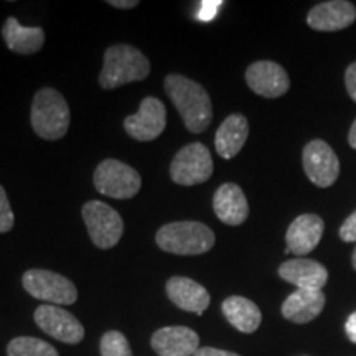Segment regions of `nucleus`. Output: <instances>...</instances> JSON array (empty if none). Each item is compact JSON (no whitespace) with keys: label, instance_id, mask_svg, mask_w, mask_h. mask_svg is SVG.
<instances>
[{"label":"nucleus","instance_id":"25","mask_svg":"<svg viewBox=\"0 0 356 356\" xmlns=\"http://www.w3.org/2000/svg\"><path fill=\"white\" fill-rule=\"evenodd\" d=\"M13 222H15V218H13L10 203H8L6 190L0 185V233H8L13 228Z\"/></svg>","mask_w":356,"mask_h":356},{"label":"nucleus","instance_id":"31","mask_svg":"<svg viewBox=\"0 0 356 356\" xmlns=\"http://www.w3.org/2000/svg\"><path fill=\"white\" fill-rule=\"evenodd\" d=\"M109 6L118 7V8H134L139 6L137 0H109Z\"/></svg>","mask_w":356,"mask_h":356},{"label":"nucleus","instance_id":"1","mask_svg":"<svg viewBox=\"0 0 356 356\" xmlns=\"http://www.w3.org/2000/svg\"><path fill=\"white\" fill-rule=\"evenodd\" d=\"M165 91L190 132L200 134L210 127L213 119L211 99L202 84L181 74H168Z\"/></svg>","mask_w":356,"mask_h":356},{"label":"nucleus","instance_id":"16","mask_svg":"<svg viewBox=\"0 0 356 356\" xmlns=\"http://www.w3.org/2000/svg\"><path fill=\"white\" fill-rule=\"evenodd\" d=\"M279 275L286 282L293 284L302 291H322L325 284L328 282V270L325 269V266L317 261L304 259V257H297V259L280 264Z\"/></svg>","mask_w":356,"mask_h":356},{"label":"nucleus","instance_id":"7","mask_svg":"<svg viewBox=\"0 0 356 356\" xmlns=\"http://www.w3.org/2000/svg\"><path fill=\"white\" fill-rule=\"evenodd\" d=\"M83 220L89 238L99 249H111L121 241L124 221L121 215L109 204L97 202V200L84 203Z\"/></svg>","mask_w":356,"mask_h":356},{"label":"nucleus","instance_id":"28","mask_svg":"<svg viewBox=\"0 0 356 356\" xmlns=\"http://www.w3.org/2000/svg\"><path fill=\"white\" fill-rule=\"evenodd\" d=\"M345 84H346V91L351 99L356 102V61L353 65L348 66L345 73Z\"/></svg>","mask_w":356,"mask_h":356},{"label":"nucleus","instance_id":"23","mask_svg":"<svg viewBox=\"0 0 356 356\" xmlns=\"http://www.w3.org/2000/svg\"><path fill=\"white\" fill-rule=\"evenodd\" d=\"M8 356H60L55 346L33 337H19L7 346Z\"/></svg>","mask_w":356,"mask_h":356},{"label":"nucleus","instance_id":"18","mask_svg":"<svg viewBox=\"0 0 356 356\" xmlns=\"http://www.w3.org/2000/svg\"><path fill=\"white\" fill-rule=\"evenodd\" d=\"M213 210L225 225H243L249 216V204L241 186L236 184L221 185L213 197Z\"/></svg>","mask_w":356,"mask_h":356},{"label":"nucleus","instance_id":"20","mask_svg":"<svg viewBox=\"0 0 356 356\" xmlns=\"http://www.w3.org/2000/svg\"><path fill=\"white\" fill-rule=\"evenodd\" d=\"M249 136L248 119L243 114H231L216 131L215 147L222 159H233L241 152Z\"/></svg>","mask_w":356,"mask_h":356},{"label":"nucleus","instance_id":"21","mask_svg":"<svg viewBox=\"0 0 356 356\" xmlns=\"http://www.w3.org/2000/svg\"><path fill=\"white\" fill-rule=\"evenodd\" d=\"M2 37L8 50L19 55H33L44 44V32L40 26H24L13 17H8L3 24Z\"/></svg>","mask_w":356,"mask_h":356},{"label":"nucleus","instance_id":"9","mask_svg":"<svg viewBox=\"0 0 356 356\" xmlns=\"http://www.w3.org/2000/svg\"><path fill=\"white\" fill-rule=\"evenodd\" d=\"M35 322L47 335L63 343L76 345L84 338V327L81 322L68 310L58 305L44 304L35 310Z\"/></svg>","mask_w":356,"mask_h":356},{"label":"nucleus","instance_id":"14","mask_svg":"<svg viewBox=\"0 0 356 356\" xmlns=\"http://www.w3.org/2000/svg\"><path fill=\"white\" fill-rule=\"evenodd\" d=\"M150 345L159 356H193L200 348V337L188 327H163L152 335Z\"/></svg>","mask_w":356,"mask_h":356},{"label":"nucleus","instance_id":"15","mask_svg":"<svg viewBox=\"0 0 356 356\" xmlns=\"http://www.w3.org/2000/svg\"><path fill=\"white\" fill-rule=\"evenodd\" d=\"M325 222L317 215H300L289 226L286 241V252L296 256H307L318 246L323 236Z\"/></svg>","mask_w":356,"mask_h":356},{"label":"nucleus","instance_id":"33","mask_svg":"<svg viewBox=\"0 0 356 356\" xmlns=\"http://www.w3.org/2000/svg\"><path fill=\"white\" fill-rule=\"evenodd\" d=\"M351 264H353L355 270H356V246H355V251H353V257H351Z\"/></svg>","mask_w":356,"mask_h":356},{"label":"nucleus","instance_id":"17","mask_svg":"<svg viewBox=\"0 0 356 356\" xmlns=\"http://www.w3.org/2000/svg\"><path fill=\"white\" fill-rule=\"evenodd\" d=\"M167 296L178 309L185 312H195L202 315L210 305V293L202 284L195 282L193 279L181 277V275H173L167 280L165 286Z\"/></svg>","mask_w":356,"mask_h":356},{"label":"nucleus","instance_id":"6","mask_svg":"<svg viewBox=\"0 0 356 356\" xmlns=\"http://www.w3.org/2000/svg\"><path fill=\"white\" fill-rule=\"evenodd\" d=\"M24 289L38 300L51 305H73L78 300V289L65 275L47 269H30L22 279Z\"/></svg>","mask_w":356,"mask_h":356},{"label":"nucleus","instance_id":"26","mask_svg":"<svg viewBox=\"0 0 356 356\" xmlns=\"http://www.w3.org/2000/svg\"><path fill=\"white\" fill-rule=\"evenodd\" d=\"M220 0H207V2H202V7L198 10V20L202 22H211L216 17L218 10L221 7Z\"/></svg>","mask_w":356,"mask_h":356},{"label":"nucleus","instance_id":"13","mask_svg":"<svg viewBox=\"0 0 356 356\" xmlns=\"http://www.w3.org/2000/svg\"><path fill=\"white\" fill-rule=\"evenodd\" d=\"M356 20V7L346 0H332L315 6L307 15V24L317 32H337Z\"/></svg>","mask_w":356,"mask_h":356},{"label":"nucleus","instance_id":"3","mask_svg":"<svg viewBox=\"0 0 356 356\" xmlns=\"http://www.w3.org/2000/svg\"><path fill=\"white\" fill-rule=\"evenodd\" d=\"M149 73L150 63L140 50L131 44H113L104 53L99 84L104 89H114L127 83L142 81Z\"/></svg>","mask_w":356,"mask_h":356},{"label":"nucleus","instance_id":"22","mask_svg":"<svg viewBox=\"0 0 356 356\" xmlns=\"http://www.w3.org/2000/svg\"><path fill=\"white\" fill-rule=\"evenodd\" d=\"M222 315L236 330L254 333L262 322V314L254 302L241 296H231L222 302Z\"/></svg>","mask_w":356,"mask_h":356},{"label":"nucleus","instance_id":"4","mask_svg":"<svg viewBox=\"0 0 356 356\" xmlns=\"http://www.w3.org/2000/svg\"><path fill=\"white\" fill-rule=\"evenodd\" d=\"M30 121L37 136L47 140H58L70 129V106L61 92L53 88H43L35 95Z\"/></svg>","mask_w":356,"mask_h":356},{"label":"nucleus","instance_id":"24","mask_svg":"<svg viewBox=\"0 0 356 356\" xmlns=\"http://www.w3.org/2000/svg\"><path fill=\"white\" fill-rule=\"evenodd\" d=\"M101 356H132L131 345L121 332H106L101 338Z\"/></svg>","mask_w":356,"mask_h":356},{"label":"nucleus","instance_id":"30","mask_svg":"<svg viewBox=\"0 0 356 356\" xmlns=\"http://www.w3.org/2000/svg\"><path fill=\"white\" fill-rule=\"evenodd\" d=\"M345 332H346V337H348V340L351 341V343L356 345V312H353V314L348 317V320H346Z\"/></svg>","mask_w":356,"mask_h":356},{"label":"nucleus","instance_id":"29","mask_svg":"<svg viewBox=\"0 0 356 356\" xmlns=\"http://www.w3.org/2000/svg\"><path fill=\"white\" fill-rule=\"evenodd\" d=\"M193 356H241V355L233 353V351L211 348V346H203V348H198L197 353H195Z\"/></svg>","mask_w":356,"mask_h":356},{"label":"nucleus","instance_id":"12","mask_svg":"<svg viewBox=\"0 0 356 356\" xmlns=\"http://www.w3.org/2000/svg\"><path fill=\"white\" fill-rule=\"evenodd\" d=\"M248 86L262 97H279L291 88V79L282 66L274 61H256L246 70Z\"/></svg>","mask_w":356,"mask_h":356},{"label":"nucleus","instance_id":"5","mask_svg":"<svg viewBox=\"0 0 356 356\" xmlns=\"http://www.w3.org/2000/svg\"><path fill=\"white\" fill-rule=\"evenodd\" d=\"M95 186L99 193L115 200H129L139 193L142 178L136 168L121 160H102L95 170Z\"/></svg>","mask_w":356,"mask_h":356},{"label":"nucleus","instance_id":"2","mask_svg":"<svg viewBox=\"0 0 356 356\" xmlns=\"http://www.w3.org/2000/svg\"><path fill=\"white\" fill-rule=\"evenodd\" d=\"M162 251L177 256H200L215 246V233L198 221H177L162 226L155 234Z\"/></svg>","mask_w":356,"mask_h":356},{"label":"nucleus","instance_id":"11","mask_svg":"<svg viewBox=\"0 0 356 356\" xmlns=\"http://www.w3.org/2000/svg\"><path fill=\"white\" fill-rule=\"evenodd\" d=\"M167 126V111L163 102L157 97H145L136 114L124 121V129L132 139L149 142L157 139Z\"/></svg>","mask_w":356,"mask_h":356},{"label":"nucleus","instance_id":"10","mask_svg":"<svg viewBox=\"0 0 356 356\" xmlns=\"http://www.w3.org/2000/svg\"><path fill=\"white\" fill-rule=\"evenodd\" d=\"M302 162H304V170L309 180L320 188L332 186L340 175V162H338L337 154L323 140L315 139L309 142L304 149Z\"/></svg>","mask_w":356,"mask_h":356},{"label":"nucleus","instance_id":"27","mask_svg":"<svg viewBox=\"0 0 356 356\" xmlns=\"http://www.w3.org/2000/svg\"><path fill=\"white\" fill-rule=\"evenodd\" d=\"M338 234L345 243H356V211L346 218Z\"/></svg>","mask_w":356,"mask_h":356},{"label":"nucleus","instance_id":"32","mask_svg":"<svg viewBox=\"0 0 356 356\" xmlns=\"http://www.w3.org/2000/svg\"><path fill=\"white\" fill-rule=\"evenodd\" d=\"M348 142H350L351 149H355V150H356V119H355L353 126H351V129H350V136H348Z\"/></svg>","mask_w":356,"mask_h":356},{"label":"nucleus","instance_id":"19","mask_svg":"<svg viewBox=\"0 0 356 356\" xmlns=\"http://www.w3.org/2000/svg\"><path fill=\"white\" fill-rule=\"evenodd\" d=\"M325 293L322 291H302L297 289L282 304V315L289 322L309 323L322 314Z\"/></svg>","mask_w":356,"mask_h":356},{"label":"nucleus","instance_id":"8","mask_svg":"<svg viewBox=\"0 0 356 356\" xmlns=\"http://www.w3.org/2000/svg\"><path fill=\"white\" fill-rule=\"evenodd\" d=\"M213 173L210 150L200 142L185 145L170 163V177L177 185L193 186L204 184Z\"/></svg>","mask_w":356,"mask_h":356}]
</instances>
